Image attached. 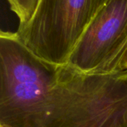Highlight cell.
<instances>
[{"instance_id": "cell-2", "label": "cell", "mask_w": 127, "mask_h": 127, "mask_svg": "<svg viewBox=\"0 0 127 127\" xmlns=\"http://www.w3.org/2000/svg\"><path fill=\"white\" fill-rule=\"evenodd\" d=\"M59 68L33 54L16 32L1 31L0 127H33Z\"/></svg>"}, {"instance_id": "cell-7", "label": "cell", "mask_w": 127, "mask_h": 127, "mask_svg": "<svg viewBox=\"0 0 127 127\" xmlns=\"http://www.w3.org/2000/svg\"></svg>"}, {"instance_id": "cell-1", "label": "cell", "mask_w": 127, "mask_h": 127, "mask_svg": "<svg viewBox=\"0 0 127 127\" xmlns=\"http://www.w3.org/2000/svg\"><path fill=\"white\" fill-rule=\"evenodd\" d=\"M32 127H127V71L86 74L60 66Z\"/></svg>"}, {"instance_id": "cell-5", "label": "cell", "mask_w": 127, "mask_h": 127, "mask_svg": "<svg viewBox=\"0 0 127 127\" xmlns=\"http://www.w3.org/2000/svg\"><path fill=\"white\" fill-rule=\"evenodd\" d=\"M10 9L19 19V25L27 23L33 16L40 0H7Z\"/></svg>"}, {"instance_id": "cell-3", "label": "cell", "mask_w": 127, "mask_h": 127, "mask_svg": "<svg viewBox=\"0 0 127 127\" xmlns=\"http://www.w3.org/2000/svg\"><path fill=\"white\" fill-rule=\"evenodd\" d=\"M108 0H40L32 18L19 25L17 36L33 54L65 65L83 31Z\"/></svg>"}, {"instance_id": "cell-4", "label": "cell", "mask_w": 127, "mask_h": 127, "mask_svg": "<svg viewBox=\"0 0 127 127\" xmlns=\"http://www.w3.org/2000/svg\"><path fill=\"white\" fill-rule=\"evenodd\" d=\"M127 43V0H108L83 31L67 65L82 73H99Z\"/></svg>"}, {"instance_id": "cell-6", "label": "cell", "mask_w": 127, "mask_h": 127, "mask_svg": "<svg viewBox=\"0 0 127 127\" xmlns=\"http://www.w3.org/2000/svg\"><path fill=\"white\" fill-rule=\"evenodd\" d=\"M127 71V43L121 53L99 73H113Z\"/></svg>"}]
</instances>
